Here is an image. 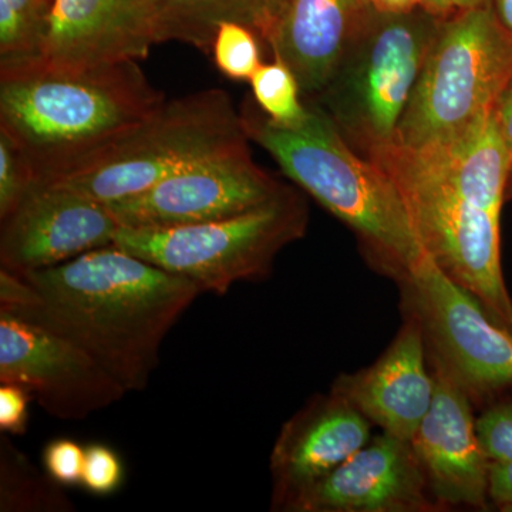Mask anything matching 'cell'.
<instances>
[{"mask_svg": "<svg viewBox=\"0 0 512 512\" xmlns=\"http://www.w3.org/2000/svg\"><path fill=\"white\" fill-rule=\"evenodd\" d=\"M22 276L39 302L13 315L72 340L128 393L146 389L165 338L202 293L116 245Z\"/></svg>", "mask_w": 512, "mask_h": 512, "instance_id": "1", "label": "cell"}, {"mask_svg": "<svg viewBox=\"0 0 512 512\" xmlns=\"http://www.w3.org/2000/svg\"><path fill=\"white\" fill-rule=\"evenodd\" d=\"M164 101L138 62L0 64V131L28 158L36 184L89 160Z\"/></svg>", "mask_w": 512, "mask_h": 512, "instance_id": "2", "label": "cell"}, {"mask_svg": "<svg viewBox=\"0 0 512 512\" xmlns=\"http://www.w3.org/2000/svg\"><path fill=\"white\" fill-rule=\"evenodd\" d=\"M308 106V119L282 127L247 100L242 126L289 180L355 234L370 268L399 285L426 255L402 192L379 164L350 146L326 114Z\"/></svg>", "mask_w": 512, "mask_h": 512, "instance_id": "3", "label": "cell"}, {"mask_svg": "<svg viewBox=\"0 0 512 512\" xmlns=\"http://www.w3.org/2000/svg\"><path fill=\"white\" fill-rule=\"evenodd\" d=\"M367 158L399 187L424 252L512 335V298L501 265V215L467 198L433 148L392 144Z\"/></svg>", "mask_w": 512, "mask_h": 512, "instance_id": "4", "label": "cell"}, {"mask_svg": "<svg viewBox=\"0 0 512 512\" xmlns=\"http://www.w3.org/2000/svg\"><path fill=\"white\" fill-rule=\"evenodd\" d=\"M249 138L228 93L202 90L171 101L89 160L46 184H59L109 205L143 194L178 171Z\"/></svg>", "mask_w": 512, "mask_h": 512, "instance_id": "5", "label": "cell"}, {"mask_svg": "<svg viewBox=\"0 0 512 512\" xmlns=\"http://www.w3.org/2000/svg\"><path fill=\"white\" fill-rule=\"evenodd\" d=\"M512 80V35L491 6L461 10L431 46L393 144L439 146L490 113Z\"/></svg>", "mask_w": 512, "mask_h": 512, "instance_id": "6", "label": "cell"}, {"mask_svg": "<svg viewBox=\"0 0 512 512\" xmlns=\"http://www.w3.org/2000/svg\"><path fill=\"white\" fill-rule=\"evenodd\" d=\"M366 25L315 100L343 138L363 157L396 140L397 127L412 99L441 25L413 12L384 15Z\"/></svg>", "mask_w": 512, "mask_h": 512, "instance_id": "7", "label": "cell"}, {"mask_svg": "<svg viewBox=\"0 0 512 512\" xmlns=\"http://www.w3.org/2000/svg\"><path fill=\"white\" fill-rule=\"evenodd\" d=\"M309 210L295 188L254 210L168 228L121 227L113 245L183 276L202 292L225 295L238 282L261 281L276 256L308 229Z\"/></svg>", "mask_w": 512, "mask_h": 512, "instance_id": "8", "label": "cell"}, {"mask_svg": "<svg viewBox=\"0 0 512 512\" xmlns=\"http://www.w3.org/2000/svg\"><path fill=\"white\" fill-rule=\"evenodd\" d=\"M399 286L403 313L423 330L429 363L440 366L474 407L512 394V335L473 293L427 254Z\"/></svg>", "mask_w": 512, "mask_h": 512, "instance_id": "9", "label": "cell"}, {"mask_svg": "<svg viewBox=\"0 0 512 512\" xmlns=\"http://www.w3.org/2000/svg\"><path fill=\"white\" fill-rule=\"evenodd\" d=\"M0 383L26 387L59 420L87 419L128 393L72 340L5 311H0Z\"/></svg>", "mask_w": 512, "mask_h": 512, "instance_id": "10", "label": "cell"}, {"mask_svg": "<svg viewBox=\"0 0 512 512\" xmlns=\"http://www.w3.org/2000/svg\"><path fill=\"white\" fill-rule=\"evenodd\" d=\"M288 185L259 167L242 146L178 171L153 188L107 205L124 228H168L242 214Z\"/></svg>", "mask_w": 512, "mask_h": 512, "instance_id": "11", "label": "cell"}, {"mask_svg": "<svg viewBox=\"0 0 512 512\" xmlns=\"http://www.w3.org/2000/svg\"><path fill=\"white\" fill-rule=\"evenodd\" d=\"M121 225L103 202L59 184H35L0 220V264L25 275L113 245Z\"/></svg>", "mask_w": 512, "mask_h": 512, "instance_id": "12", "label": "cell"}, {"mask_svg": "<svg viewBox=\"0 0 512 512\" xmlns=\"http://www.w3.org/2000/svg\"><path fill=\"white\" fill-rule=\"evenodd\" d=\"M434 399L410 440L434 500L443 507L488 510L490 461L476 429L474 406L440 366L430 363Z\"/></svg>", "mask_w": 512, "mask_h": 512, "instance_id": "13", "label": "cell"}, {"mask_svg": "<svg viewBox=\"0 0 512 512\" xmlns=\"http://www.w3.org/2000/svg\"><path fill=\"white\" fill-rule=\"evenodd\" d=\"M439 510L410 441L382 433L313 484L289 512Z\"/></svg>", "mask_w": 512, "mask_h": 512, "instance_id": "14", "label": "cell"}, {"mask_svg": "<svg viewBox=\"0 0 512 512\" xmlns=\"http://www.w3.org/2000/svg\"><path fill=\"white\" fill-rule=\"evenodd\" d=\"M370 427L332 390L313 396L282 426L272 448V510L289 512L306 490L369 443Z\"/></svg>", "mask_w": 512, "mask_h": 512, "instance_id": "15", "label": "cell"}, {"mask_svg": "<svg viewBox=\"0 0 512 512\" xmlns=\"http://www.w3.org/2000/svg\"><path fill=\"white\" fill-rule=\"evenodd\" d=\"M403 325L373 365L336 377L330 390L352 404L383 433L410 441L434 399V377L420 323L403 313Z\"/></svg>", "mask_w": 512, "mask_h": 512, "instance_id": "16", "label": "cell"}, {"mask_svg": "<svg viewBox=\"0 0 512 512\" xmlns=\"http://www.w3.org/2000/svg\"><path fill=\"white\" fill-rule=\"evenodd\" d=\"M157 43L154 0H52L40 60L59 66L140 62Z\"/></svg>", "mask_w": 512, "mask_h": 512, "instance_id": "17", "label": "cell"}, {"mask_svg": "<svg viewBox=\"0 0 512 512\" xmlns=\"http://www.w3.org/2000/svg\"><path fill=\"white\" fill-rule=\"evenodd\" d=\"M369 0H284L265 45L315 100L373 12Z\"/></svg>", "mask_w": 512, "mask_h": 512, "instance_id": "18", "label": "cell"}, {"mask_svg": "<svg viewBox=\"0 0 512 512\" xmlns=\"http://www.w3.org/2000/svg\"><path fill=\"white\" fill-rule=\"evenodd\" d=\"M158 40L191 45L211 53L224 23L248 26L266 42L284 0H154Z\"/></svg>", "mask_w": 512, "mask_h": 512, "instance_id": "19", "label": "cell"}, {"mask_svg": "<svg viewBox=\"0 0 512 512\" xmlns=\"http://www.w3.org/2000/svg\"><path fill=\"white\" fill-rule=\"evenodd\" d=\"M74 505L47 473L37 470L25 454L0 437V511L70 512Z\"/></svg>", "mask_w": 512, "mask_h": 512, "instance_id": "20", "label": "cell"}, {"mask_svg": "<svg viewBox=\"0 0 512 512\" xmlns=\"http://www.w3.org/2000/svg\"><path fill=\"white\" fill-rule=\"evenodd\" d=\"M52 0H0V64L42 57Z\"/></svg>", "mask_w": 512, "mask_h": 512, "instance_id": "21", "label": "cell"}, {"mask_svg": "<svg viewBox=\"0 0 512 512\" xmlns=\"http://www.w3.org/2000/svg\"><path fill=\"white\" fill-rule=\"evenodd\" d=\"M272 62L262 63L249 80L256 106L272 123L295 127L308 119L311 107L303 103L301 86L291 67L272 56Z\"/></svg>", "mask_w": 512, "mask_h": 512, "instance_id": "22", "label": "cell"}, {"mask_svg": "<svg viewBox=\"0 0 512 512\" xmlns=\"http://www.w3.org/2000/svg\"><path fill=\"white\" fill-rule=\"evenodd\" d=\"M259 36L248 26L224 23L212 42L211 55L215 66L228 79L249 82L261 66Z\"/></svg>", "mask_w": 512, "mask_h": 512, "instance_id": "23", "label": "cell"}, {"mask_svg": "<svg viewBox=\"0 0 512 512\" xmlns=\"http://www.w3.org/2000/svg\"><path fill=\"white\" fill-rule=\"evenodd\" d=\"M35 184V173L28 158L0 131V220L18 207Z\"/></svg>", "mask_w": 512, "mask_h": 512, "instance_id": "24", "label": "cell"}, {"mask_svg": "<svg viewBox=\"0 0 512 512\" xmlns=\"http://www.w3.org/2000/svg\"><path fill=\"white\" fill-rule=\"evenodd\" d=\"M476 429L490 463H512V394L484 407Z\"/></svg>", "mask_w": 512, "mask_h": 512, "instance_id": "25", "label": "cell"}, {"mask_svg": "<svg viewBox=\"0 0 512 512\" xmlns=\"http://www.w3.org/2000/svg\"><path fill=\"white\" fill-rule=\"evenodd\" d=\"M123 461L116 450L101 443L86 447L82 487L89 493L107 497L117 493L124 483Z\"/></svg>", "mask_w": 512, "mask_h": 512, "instance_id": "26", "label": "cell"}, {"mask_svg": "<svg viewBox=\"0 0 512 512\" xmlns=\"http://www.w3.org/2000/svg\"><path fill=\"white\" fill-rule=\"evenodd\" d=\"M86 447L76 440L60 437L43 448L42 463L47 476L62 487L82 485Z\"/></svg>", "mask_w": 512, "mask_h": 512, "instance_id": "27", "label": "cell"}, {"mask_svg": "<svg viewBox=\"0 0 512 512\" xmlns=\"http://www.w3.org/2000/svg\"><path fill=\"white\" fill-rule=\"evenodd\" d=\"M35 399L26 387L0 383V431L23 436L28 431L30 400Z\"/></svg>", "mask_w": 512, "mask_h": 512, "instance_id": "28", "label": "cell"}, {"mask_svg": "<svg viewBox=\"0 0 512 512\" xmlns=\"http://www.w3.org/2000/svg\"><path fill=\"white\" fill-rule=\"evenodd\" d=\"M488 495L491 504L512 511V463H490Z\"/></svg>", "mask_w": 512, "mask_h": 512, "instance_id": "29", "label": "cell"}, {"mask_svg": "<svg viewBox=\"0 0 512 512\" xmlns=\"http://www.w3.org/2000/svg\"><path fill=\"white\" fill-rule=\"evenodd\" d=\"M494 117L512 161V80L495 103Z\"/></svg>", "mask_w": 512, "mask_h": 512, "instance_id": "30", "label": "cell"}, {"mask_svg": "<svg viewBox=\"0 0 512 512\" xmlns=\"http://www.w3.org/2000/svg\"><path fill=\"white\" fill-rule=\"evenodd\" d=\"M372 8L377 13L384 15H402L416 10L417 6H421V0H369Z\"/></svg>", "mask_w": 512, "mask_h": 512, "instance_id": "31", "label": "cell"}, {"mask_svg": "<svg viewBox=\"0 0 512 512\" xmlns=\"http://www.w3.org/2000/svg\"><path fill=\"white\" fill-rule=\"evenodd\" d=\"M421 6L433 18H444L454 9H458V0H421Z\"/></svg>", "mask_w": 512, "mask_h": 512, "instance_id": "32", "label": "cell"}, {"mask_svg": "<svg viewBox=\"0 0 512 512\" xmlns=\"http://www.w3.org/2000/svg\"><path fill=\"white\" fill-rule=\"evenodd\" d=\"M493 9L498 22L512 35V0H494Z\"/></svg>", "mask_w": 512, "mask_h": 512, "instance_id": "33", "label": "cell"}, {"mask_svg": "<svg viewBox=\"0 0 512 512\" xmlns=\"http://www.w3.org/2000/svg\"><path fill=\"white\" fill-rule=\"evenodd\" d=\"M485 0H458V9L467 10L471 8H476V6L484 3Z\"/></svg>", "mask_w": 512, "mask_h": 512, "instance_id": "34", "label": "cell"}, {"mask_svg": "<svg viewBox=\"0 0 512 512\" xmlns=\"http://www.w3.org/2000/svg\"><path fill=\"white\" fill-rule=\"evenodd\" d=\"M512 200V174L510 177V181H508V187H507V201Z\"/></svg>", "mask_w": 512, "mask_h": 512, "instance_id": "35", "label": "cell"}]
</instances>
